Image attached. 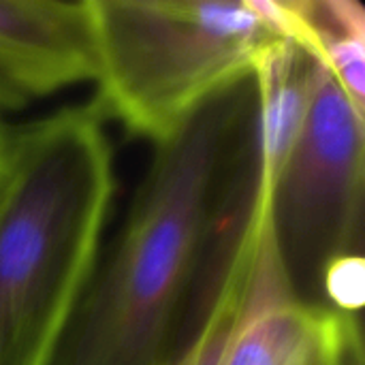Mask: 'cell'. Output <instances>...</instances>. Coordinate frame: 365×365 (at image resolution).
Instances as JSON below:
<instances>
[{
    "mask_svg": "<svg viewBox=\"0 0 365 365\" xmlns=\"http://www.w3.org/2000/svg\"><path fill=\"white\" fill-rule=\"evenodd\" d=\"M357 336V314L317 312L291 297L263 227L222 365H329Z\"/></svg>",
    "mask_w": 365,
    "mask_h": 365,
    "instance_id": "cell-5",
    "label": "cell"
},
{
    "mask_svg": "<svg viewBox=\"0 0 365 365\" xmlns=\"http://www.w3.org/2000/svg\"><path fill=\"white\" fill-rule=\"evenodd\" d=\"M6 148H9V130L0 122V178L4 171V163H6Z\"/></svg>",
    "mask_w": 365,
    "mask_h": 365,
    "instance_id": "cell-11",
    "label": "cell"
},
{
    "mask_svg": "<svg viewBox=\"0 0 365 365\" xmlns=\"http://www.w3.org/2000/svg\"><path fill=\"white\" fill-rule=\"evenodd\" d=\"M103 118L154 145L282 41L265 0H90Z\"/></svg>",
    "mask_w": 365,
    "mask_h": 365,
    "instance_id": "cell-3",
    "label": "cell"
},
{
    "mask_svg": "<svg viewBox=\"0 0 365 365\" xmlns=\"http://www.w3.org/2000/svg\"><path fill=\"white\" fill-rule=\"evenodd\" d=\"M250 261L252 252L240 261L235 272L225 282L214 308L210 310L201 327L192 334V338L182 346V351L171 359L169 365H222L227 344L231 340L242 308V295Z\"/></svg>",
    "mask_w": 365,
    "mask_h": 365,
    "instance_id": "cell-8",
    "label": "cell"
},
{
    "mask_svg": "<svg viewBox=\"0 0 365 365\" xmlns=\"http://www.w3.org/2000/svg\"><path fill=\"white\" fill-rule=\"evenodd\" d=\"M0 79L28 101L94 81L90 0H0Z\"/></svg>",
    "mask_w": 365,
    "mask_h": 365,
    "instance_id": "cell-6",
    "label": "cell"
},
{
    "mask_svg": "<svg viewBox=\"0 0 365 365\" xmlns=\"http://www.w3.org/2000/svg\"><path fill=\"white\" fill-rule=\"evenodd\" d=\"M255 156V77L212 96L154 145L51 365L171 364L248 246Z\"/></svg>",
    "mask_w": 365,
    "mask_h": 365,
    "instance_id": "cell-1",
    "label": "cell"
},
{
    "mask_svg": "<svg viewBox=\"0 0 365 365\" xmlns=\"http://www.w3.org/2000/svg\"><path fill=\"white\" fill-rule=\"evenodd\" d=\"M28 103L30 101L21 92H17L15 88H11L9 83H4L0 79V113L2 111H17V109L26 107Z\"/></svg>",
    "mask_w": 365,
    "mask_h": 365,
    "instance_id": "cell-10",
    "label": "cell"
},
{
    "mask_svg": "<svg viewBox=\"0 0 365 365\" xmlns=\"http://www.w3.org/2000/svg\"><path fill=\"white\" fill-rule=\"evenodd\" d=\"M329 365H364V344H361V336L353 338L334 359Z\"/></svg>",
    "mask_w": 365,
    "mask_h": 365,
    "instance_id": "cell-9",
    "label": "cell"
},
{
    "mask_svg": "<svg viewBox=\"0 0 365 365\" xmlns=\"http://www.w3.org/2000/svg\"><path fill=\"white\" fill-rule=\"evenodd\" d=\"M113 154L96 105L9 130L0 178V365H51L103 250Z\"/></svg>",
    "mask_w": 365,
    "mask_h": 365,
    "instance_id": "cell-2",
    "label": "cell"
},
{
    "mask_svg": "<svg viewBox=\"0 0 365 365\" xmlns=\"http://www.w3.org/2000/svg\"><path fill=\"white\" fill-rule=\"evenodd\" d=\"M365 115L317 64L297 137L269 182L265 231L291 297L331 312L327 289L349 265L364 263Z\"/></svg>",
    "mask_w": 365,
    "mask_h": 365,
    "instance_id": "cell-4",
    "label": "cell"
},
{
    "mask_svg": "<svg viewBox=\"0 0 365 365\" xmlns=\"http://www.w3.org/2000/svg\"><path fill=\"white\" fill-rule=\"evenodd\" d=\"M282 36L304 49L365 115V11L355 0H265Z\"/></svg>",
    "mask_w": 365,
    "mask_h": 365,
    "instance_id": "cell-7",
    "label": "cell"
}]
</instances>
